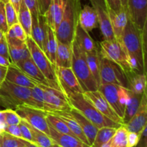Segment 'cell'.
Here are the masks:
<instances>
[{
    "mask_svg": "<svg viewBox=\"0 0 147 147\" xmlns=\"http://www.w3.org/2000/svg\"><path fill=\"white\" fill-rule=\"evenodd\" d=\"M121 4L123 8L127 9V4H128V0H120ZM128 10V9H127Z\"/></svg>",
    "mask_w": 147,
    "mask_h": 147,
    "instance_id": "6f0895ef",
    "label": "cell"
},
{
    "mask_svg": "<svg viewBox=\"0 0 147 147\" xmlns=\"http://www.w3.org/2000/svg\"><path fill=\"white\" fill-rule=\"evenodd\" d=\"M4 34H4V33L3 32L1 31V30H0V40H1V39L3 37H4Z\"/></svg>",
    "mask_w": 147,
    "mask_h": 147,
    "instance_id": "680465c9",
    "label": "cell"
},
{
    "mask_svg": "<svg viewBox=\"0 0 147 147\" xmlns=\"http://www.w3.org/2000/svg\"><path fill=\"white\" fill-rule=\"evenodd\" d=\"M147 98L146 92L143 93L140 104L133 117L123 126L129 132L142 134L147 126Z\"/></svg>",
    "mask_w": 147,
    "mask_h": 147,
    "instance_id": "2e32d148",
    "label": "cell"
},
{
    "mask_svg": "<svg viewBox=\"0 0 147 147\" xmlns=\"http://www.w3.org/2000/svg\"><path fill=\"white\" fill-rule=\"evenodd\" d=\"M22 145L24 144L22 139L13 136L3 130L1 131L0 147H20Z\"/></svg>",
    "mask_w": 147,
    "mask_h": 147,
    "instance_id": "74e56055",
    "label": "cell"
},
{
    "mask_svg": "<svg viewBox=\"0 0 147 147\" xmlns=\"http://www.w3.org/2000/svg\"><path fill=\"white\" fill-rule=\"evenodd\" d=\"M140 134L135 133V132H129L127 134V142L129 147H134L137 145L140 140Z\"/></svg>",
    "mask_w": 147,
    "mask_h": 147,
    "instance_id": "bcb514c9",
    "label": "cell"
},
{
    "mask_svg": "<svg viewBox=\"0 0 147 147\" xmlns=\"http://www.w3.org/2000/svg\"><path fill=\"white\" fill-rule=\"evenodd\" d=\"M143 94H136L128 89V98L123 116V125L126 124L137 111Z\"/></svg>",
    "mask_w": 147,
    "mask_h": 147,
    "instance_id": "f1b7e54d",
    "label": "cell"
},
{
    "mask_svg": "<svg viewBox=\"0 0 147 147\" xmlns=\"http://www.w3.org/2000/svg\"><path fill=\"white\" fill-rule=\"evenodd\" d=\"M100 84H114L129 88V81L124 70L114 62L99 53Z\"/></svg>",
    "mask_w": 147,
    "mask_h": 147,
    "instance_id": "52a82bcc",
    "label": "cell"
},
{
    "mask_svg": "<svg viewBox=\"0 0 147 147\" xmlns=\"http://www.w3.org/2000/svg\"><path fill=\"white\" fill-rule=\"evenodd\" d=\"M18 22L25 32L27 37L31 36L32 15L23 1H22L18 11Z\"/></svg>",
    "mask_w": 147,
    "mask_h": 147,
    "instance_id": "d6a6232c",
    "label": "cell"
},
{
    "mask_svg": "<svg viewBox=\"0 0 147 147\" xmlns=\"http://www.w3.org/2000/svg\"><path fill=\"white\" fill-rule=\"evenodd\" d=\"M23 105L31 106V88L4 80L0 84V106L15 110Z\"/></svg>",
    "mask_w": 147,
    "mask_h": 147,
    "instance_id": "277c9868",
    "label": "cell"
},
{
    "mask_svg": "<svg viewBox=\"0 0 147 147\" xmlns=\"http://www.w3.org/2000/svg\"><path fill=\"white\" fill-rule=\"evenodd\" d=\"M5 80L13 84L29 88H32L35 86V83L13 63L8 67Z\"/></svg>",
    "mask_w": 147,
    "mask_h": 147,
    "instance_id": "603a6c76",
    "label": "cell"
},
{
    "mask_svg": "<svg viewBox=\"0 0 147 147\" xmlns=\"http://www.w3.org/2000/svg\"><path fill=\"white\" fill-rule=\"evenodd\" d=\"M3 131L11 136L22 139L21 132H20L19 125H6L3 129Z\"/></svg>",
    "mask_w": 147,
    "mask_h": 147,
    "instance_id": "f6af8a7d",
    "label": "cell"
},
{
    "mask_svg": "<svg viewBox=\"0 0 147 147\" xmlns=\"http://www.w3.org/2000/svg\"><path fill=\"white\" fill-rule=\"evenodd\" d=\"M21 119L12 109H5L6 125H18Z\"/></svg>",
    "mask_w": 147,
    "mask_h": 147,
    "instance_id": "60d3db41",
    "label": "cell"
},
{
    "mask_svg": "<svg viewBox=\"0 0 147 147\" xmlns=\"http://www.w3.org/2000/svg\"><path fill=\"white\" fill-rule=\"evenodd\" d=\"M99 53L103 57L119 65L129 77L134 73L130 58L121 41L103 40L99 44Z\"/></svg>",
    "mask_w": 147,
    "mask_h": 147,
    "instance_id": "8992f818",
    "label": "cell"
},
{
    "mask_svg": "<svg viewBox=\"0 0 147 147\" xmlns=\"http://www.w3.org/2000/svg\"><path fill=\"white\" fill-rule=\"evenodd\" d=\"M64 9L65 0H52L44 14L47 25L55 32L61 21Z\"/></svg>",
    "mask_w": 147,
    "mask_h": 147,
    "instance_id": "ac0fdd59",
    "label": "cell"
},
{
    "mask_svg": "<svg viewBox=\"0 0 147 147\" xmlns=\"http://www.w3.org/2000/svg\"><path fill=\"white\" fill-rule=\"evenodd\" d=\"M47 22L44 15H39L38 17H32L31 36L34 42L42 50L43 44L45 40L47 30ZM43 51V50H42Z\"/></svg>",
    "mask_w": 147,
    "mask_h": 147,
    "instance_id": "ffe728a7",
    "label": "cell"
},
{
    "mask_svg": "<svg viewBox=\"0 0 147 147\" xmlns=\"http://www.w3.org/2000/svg\"><path fill=\"white\" fill-rule=\"evenodd\" d=\"M67 98L72 108H74L75 109L80 112L98 129L103 127L118 129L122 126L102 114L84 97L83 93H77L70 96Z\"/></svg>",
    "mask_w": 147,
    "mask_h": 147,
    "instance_id": "5b68a950",
    "label": "cell"
},
{
    "mask_svg": "<svg viewBox=\"0 0 147 147\" xmlns=\"http://www.w3.org/2000/svg\"><path fill=\"white\" fill-rule=\"evenodd\" d=\"M78 24L88 32H91L98 25L97 14L92 6L85 5L79 13Z\"/></svg>",
    "mask_w": 147,
    "mask_h": 147,
    "instance_id": "cb8c5ba5",
    "label": "cell"
},
{
    "mask_svg": "<svg viewBox=\"0 0 147 147\" xmlns=\"http://www.w3.org/2000/svg\"><path fill=\"white\" fill-rule=\"evenodd\" d=\"M8 47L10 60L13 64L31 57L26 42L19 45H8Z\"/></svg>",
    "mask_w": 147,
    "mask_h": 147,
    "instance_id": "f546056e",
    "label": "cell"
},
{
    "mask_svg": "<svg viewBox=\"0 0 147 147\" xmlns=\"http://www.w3.org/2000/svg\"><path fill=\"white\" fill-rule=\"evenodd\" d=\"M18 125L19 127H20V132H21L22 139L28 141V142H32L33 143L31 131H30V128H29L28 125H27V122L24 121L22 119H21V121H20V123H19Z\"/></svg>",
    "mask_w": 147,
    "mask_h": 147,
    "instance_id": "b9f144b4",
    "label": "cell"
},
{
    "mask_svg": "<svg viewBox=\"0 0 147 147\" xmlns=\"http://www.w3.org/2000/svg\"><path fill=\"white\" fill-rule=\"evenodd\" d=\"M20 119L33 127L39 129L50 136L49 126L46 120L47 112L31 106L23 105L14 110Z\"/></svg>",
    "mask_w": 147,
    "mask_h": 147,
    "instance_id": "30bf717a",
    "label": "cell"
},
{
    "mask_svg": "<svg viewBox=\"0 0 147 147\" xmlns=\"http://www.w3.org/2000/svg\"><path fill=\"white\" fill-rule=\"evenodd\" d=\"M127 134L128 131L123 125L118 128L111 139V147H129Z\"/></svg>",
    "mask_w": 147,
    "mask_h": 147,
    "instance_id": "8d00e7d4",
    "label": "cell"
},
{
    "mask_svg": "<svg viewBox=\"0 0 147 147\" xmlns=\"http://www.w3.org/2000/svg\"><path fill=\"white\" fill-rule=\"evenodd\" d=\"M108 8L113 10L114 12H119L122 7L120 0H104Z\"/></svg>",
    "mask_w": 147,
    "mask_h": 147,
    "instance_id": "c3c4849f",
    "label": "cell"
},
{
    "mask_svg": "<svg viewBox=\"0 0 147 147\" xmlns=\"http://www.w3.org/2000/svg\"><path fill=\"white\" fill-rule=\"evenodd\" d=\"M27 125L31 131L33 143L40 147H50L53 144V142L48 135L45 134L42 131L33 127L29 123H27Z\"/></svg>",
    "mask_w": 147,
    "mask_h": 147,
    "instance_id": "e575fe53",
    "label": "cell"
},
{
    "mask_svg": "<svg viewBox=\"0 0 147 147\" xmlns=\"http://www.w3.org/2000/svg\"><path fill=\"white\" fill-rule=\"evenodd\" d=\"M89 1L97 14L98 25L100 26V32L103 34L104 40H116L112 30L107 6L104 0H89Z\"/></svg>",
    "mask_w": 147,
    "mask_h": 147,
    "instance_id": "5bb4252c",
    "label": "cell"
},
{
    "mask_svg": "<svg viewBox=\"0 0 147 147\" xmlns=\"http://www.w3.org/2000/svg\"><path fill=\"white\" fill-rule=\"evenodd\" d=\"M0 55L4 56V57H6V58H7L8 60H9L11 61L9 57V53L8 44H7V40H6L5 34L0 40Z\"/></svg>",
    "mask_w": 147,
    "mask_h": 147,
    "instance_id": "7dc6e473",
    "label": "cell"
},
{
    "mask_svg": "<svg viewBox=\"0 0 147 147\" xmlns=\"http://www.w3.org/2000/svg\"><path fill=\"white\" fill-rule=\"evenodd\" d=\"M5 14L6 20H7V23L9 28L14 24L19 23L18 14L10 2H7L5 4Z\"/></svg>",
    "mask_w": 147,
    "mask_h": 147,
    "instance_id": "ab89813d",
    "label": "cell"
},
{
    "mask_svg": "<svg viewBox=\"0 0 147 147\" xmlns=\"http://www.w3.org/2000/svg\"><path fill=\"white\" fill-rule=\"evenodd\" d=\"M129 90L136 94H143L146 91V77L144 73H134L128 77Z\"/></svg>",
    "mask_w": 147,
    "mask_h": 147,
    "instance_id": "4dcf8cb0",
    "label": "cell"
},
{
    "mask_svg": "<svg viewBox=\"0 0 147 147\" xmlns=\"http://www.w3.org/2000/svg\"><path fill=\"white\" fill-rule=\"evenodd\" d=\"M22 1L30 10L32 17H38L40 13H39L37 0H22Z\"/></svg>",
    "mask_w": 147,
    "mask_h": 147,
    "instance_id": "ee69618b",
    "label": "cell"
},
{
    "mask_svg": "<svg viewBox=\"0 0 147 147\" xmlns=\"http://www.w3.org/2000/svg\"><path fill=\"white\" fill-rule=\"evenodd\" d=\"M20 147H26V146H24V145H22V146H20Z\"/></svg>",
    "mask_w": 147,
    "mask_h": 147,
    "instance_id": "be15d7a7",
    "label": "cell"
},
{
    "mask_svg": "<svg viewBox=\"0 0 147 147\" xmlns=\"http://www.w3.org/2000/svg\"><path fill=\"white\" fill-rule=\"evenodd\" d=\"M10 0H0V1H1V2H3L4 4H6V3L7 2H9Z\"/></svg>",
    "mask_w": 147,
    "mask_h": 147,
    "instance_id": "94428289",
    "label": "cell"
},
{
    "mask_svg": "<svg viewBox=\"0 0 147 147\" xmlns=\"http://www.w3.org/2000/svg\"><path fill=\"white\" fill-rule=\"evenodd\" d=\"M52 0H37L39 13L40 15H44L47 11Z\"/></svg>",
    "mask_w": 147,
    "mask_h": 147,
    "instance_id": "681fc988",
    "label": "cell"
},
{
    "mask_svg": "<svg viewBox=\"0 0 147 147\" xmlns=\"http://www.w3.org/2000/svg\"><path fill=\"white\" fill-rule=\"evenodd\" d=\"M84 97L102 114L109 119L121 125H123V121L113 111L111 105L98 90L83 93Z\"/></svg>",
    "mask_w": 147,
    "mask_h": 147,
    "instance_id": "4fadbf2b",
    "label": "cell"
},
{
    "mask_svg": "<svg viewBox=\"0 0 147 147\" xmlns=\"http://www.w3.org/2000/svg\"><path fill=\"white\" fill-rule=\"evenodd\" d=\"M7 69H8V67L0 65V84L5 80Z\"/></svg>",
    "mask_w": 147,
    "mask_h": 147,
    "instance_id": "816d5d0a",
    "label": "cell"
},
{
    "mask_svg": "<svg viewBox=\"0 0 147 147\" xmlns=\"http://www.w3.org/2000/svg\"><path fill=\"white\" fill-rule=\"evenodd\" d=\"M35 85L38 86L42 90L45 100L50 110L49 113L71 109L72 106H70L68 98L61 90L40 83H36Z\"/></svg>",
    "mask_w": 147,
    "mask_h": 147,
    "instance_id": "7c38bea8",
    "label": "cell"
},
{
    "mask_svg": "<svg viewBox=\"0 0 147 147\" xmlns=\"http://www.w3.org/2000/svg\"><path fill=\"white\" fill-rule=\"evenodd\" d=\"M22 141L23 144H24L26 147H40L37 146V144H35L32 143V142H28V141L27 140H24V139H22Z\"/></svg>",
    "mask_w": 147,
    "mask_h": 147,
    "instance_id": "9f6ffc18",
    "label": "cell"
},
{
    "mask_svg": "<svg viewBox=\"0 0 147 147\" xmlns=\"http://www.w3.org/2000/svg\"><path fill=\"white\" fill-rule=\"evenodd\" d=\"M128 17L140 31L146 27L147 0H128Z\"/></svg>",
    "mask_w": 147,
    "mask_h": 147,
    "instance_id": "9a60e30c",
    "label": "cell"
},
{
    "mask_svg": "<svg viewBox=\"0 0 147 147\" xmlns=\"http://www.w3.org/2000/svg\"><path fill=\"white\" fill-rule=\"evenodd\" d=\"M55 72L60 90L66 97L84 93L71 67H60L55 65Z\"/></svg>",
    "mask_w": 147,
    "mask_h": 147,
    "instance_id": "8fae6325",
    "label": "cell"
},
{
    "mask_svg": "<svg viewBox=\"0 0 147 147\" xmlns=\"http://www.w3.org/2000/svg\"><path fill=\"white\" fill-rule=\"evenodd\" d=\"M8 30L9 27L6 20L5 4L0 1V30H1L5 34Z\"/></svg>",
    "mask_w": 147,
    "mask_h": 147,
    "instance_id": "7bdbcfd3",
    "label": "cell"
},
{
    "mask_svg": "<svg viewBox=\"0 0 147 147\" xmlns=\"http://www.w3.org/2000/svg\"><path fill=\"white\" fill-rule=\"evenodd\" d=\"M98 90L103 94L116 114L123 120L128 98V88L114 84H100Z\"/></svg>",
    "mask_w": 147,
    "mask_h": 147,
    "instance_id": "9c48e42d",
    "label": "cell"
},
{
    "mask_svg": "<svg viewBox=\"0 0 147 147\" xmlns=\"http://www.w3.org/2000/svg\"><path fill=\"white\" fill-rule=\"evenodd\" d=\"M46 120H47L48 125H50L51 127H53L57 131L62 134H65L74 136V134L70 131V130L67 127V125L65 123V122L63 120H61L60 118L56 116L55 115L51 113H47V114H46Z\"/></svg>",
    "mask_w": 147,
    "mask_h": 147,
    "instance_id": "d590c367",
    "label": "cell"
},
{
    "mask_svg": "<svg viewBox=\"0 0 147 147\" xmlns=\"http://www.w3.org/2000/svg\"><path fill=\"white\" fill-rule=\"evenodd\" d=\"M22 1V0H10L9 2L12 4V6L14 7V8L15 9V10L17 11V14H18L19 9H20V5H21V3Z\"/></svg>",
    "mask_w": 147,
    "mask_h": 147,
    "instance_id": "db71d44e",
    "label": "cell"
},
{
    "mask_svg": "<svg viewBox=\"0 0 147 147\" xmlns=\"http://www.w3.org/2000/svg\"><path fill=\"white\" fill-rule=\"evenodd\" d=\"M11 64V62L9 60H8L7 58L4 57V56L1 55H0V65H1L6 66V67H9L10 65Z\"/></svg>",
    "mask_w": 147,
    "mask_h": 147,
    "instance_id": "11a10c76",
    "label": "cell"
},
{
    "mask_svg": "<svg viewBox=\"0 0 147 147\" xmlns=\"http://www.w3.org/2000/svg\"><path fill=\"white\" fill-rule=\"evenodd\" d=\"M49 126L50 137L53 142L61 147H90L84 142L80 141L77 137L65 134H62L55 130L53 127Z\"/></svg>",
    "mask_w": 147,
    "mask_h": 147,
    "instance_id": "7402d4cb",
    "label": "cell"
},
{
    "mask_svg": "<svg viewBox=\"0 0 147 147\" xmlns=\"http://www.w3.org/2000/svg\"><path fill=\"white\" fill-rule=\"evenodd\" d=\"M146 30L140 31L129 19L121 36L134 73L146 74Z\"/></svg>",
    "mask_w": 147,
    "mask_h": 147,
    "instance_id": "6da1fadb",
    "label": "cell"
},
{
    "mask_svg": "<svg viewBox=\"0 0 147 147\" xmlns=\"http://www.w3.org/2000/svg\"><path fill=\"white\" fill-rule=\"evenodd\" d=\"M51 113L55 115L56 116L60 118L61 120H63V121L65 122V123L67 125V127L69 128L70 131L74 134V136H76V137H77L78 139H79L80 141L84 142L86 144L89 145L88 142L87 140V138L86 137L84 133H83V131H82L81 128L80 127V126H79V124L78 123V122L76 121L75 118L73 117V116L72 115L70 110L57 111L53 112V113ZM89 146H90V145H89Z\"/></svg>",
    "mask_w": 147,
    "mask_h": 147,
    "instance_id": "44dd1931",
    "label": "cell"
},
{
    "mask_svg": "<svg viewBox=\"0 0 147 147\" xmlns=\"http://www.w3.org/2000/svg\"><path fill=\"white\" fill-rule=\"evenodd\" d=\"M1 131H0V142H1Z\"/></svg>",
    "mask_w": 147,
    "mask_h": 147,
    "instance_id": "6125c7cd",
    "label": "cell"
},
{
    "mask_svg": "<svg viewBox=\"0 0 147 147\" xmlns=\"http://www.w3.org/2000/svg\"><path fill=\"white\" fill-rule=\"evenodd\" d=\"M146 134H147V126L143 129V131H142V134H141L140 140H139V143L137 144V145L134 147H147Z\"/></svg>",
    "mask_w": 147,
    "mask_h": 147,
    "instance_id": "f907efd6",
    "label": "cell"
},
{
    "mask_svg": "<svg viewBox=\"0 0 147 147\" xmlns=\"http://www.w3.org/2000/svg\"><path fill=\"white\" fill-rule=\"evenodd\" d=\"M5 126V110L0 111V131H2Z\"/></svg>",
    "mask_w": 147,
    "mask_h": 147,
    "instance_id": "f5cc1de1",
    "label": "cell"
},
{
    "mask_svg": "<svg viewBox=\"0 0 147 147\" xmlns=\"http://www.w3.org/2000/svg\"><path fill=\"white\" fill-rule=\"evenodd\" d=\"M75 40L77 42L78 45L81 47L85 53L93 52L98 48V46L91 38L89 32L83 30L79 24L76 27Z\"/></svg>",
    "mask_w": 147,
    "mask_h": 147,
    "instance_id": "4316f807",
    "label": "cell"
},
{
    "mask_svg": "<svg viewBox=\"0 0 147 147\" xmlns=\"http://www.w3.org/2000/svg\"><path fill=\"white\" fill-rule=\"evenodd\" d=\"M116 129L115 128L103 127L98 129L94 141L90 147H100L112 139Z\"/></svg>",
    "mask_w": 147,
    "mask_h": 147,
    "instance_id": "836d02e7",
    "label": "cell"
},
{
    "mask_svg": "<svg viewBox=\"0 0 147 147\" xmlns=\"http://www.w3.org/2000/svg\"><path fill=\"white\" fill-rule=\"evenodd\" d=\"M14 65H17L24 74L27 75L34 83H40L44 86L52 88L50 83L45 77L41 70L37 67L32 57L22 60Z\"/></svg>",
    "mask_w": 147,
    "mask_h": 147,
    "instance_id": "e0dca14e",
    "label": "cell"
},
{
    "mask_svg": "<svg viewBox=\"0 0 147 147\" xmlns=\"http://www.w3.org/2000/svg\"><path fill=\"white\" fill-rule=\"evenodd\" d=\"M57 48V40L56 37L55 32L50 27H47V34L45 40L43 44V52L45 53L47 58L50 61L55 65L56 57V53Z\"/></svg>",
    "mask_w": 147,
    "mask_h": 147,
    "instance_id": "83f0119b",
    "label": "cell"
},
{
    "mask_svg": "<svg viewBox=\"0 0 147 147\" xmlns=\"http://www.w3.org/2000/svg\"><path fill=\"white\" fill-rule=\"evenodd\" d=\"M26 44L30 50L32 59L37 67L41 70L45 77L50 82L52 88L61 90L57 83V77L55 72V65H53L50 61V60L46 56L45 53L38 47V45L34 42L31 37H27L26 40Z\"/></svg>",
    "mask_w": 147,
    "mask_h": 147,
    "instance_id": "ba28073f",
    "label": "cell"
},
{
    "mask_svg": "<svg viewBox=\"0 0 147 147\" xmlns=\"http://www.w3.org/2000/svg\"><path fill=\"white\" fill-rule=\"evenodd\" d=\"M70 112L79 124L80 127L81 128L86 137L87 138L89 145L91 146L98 129L96 126H94L88 119H86L80 112L75 109L74 108H71Z\"/></svg>",
    "mask_w": 147,
    "mask_h": 147,
    "instance_id": "d4e9b609",
    "label": "cell"
},
{
    "mask_svg": "<svg viewBox=\"0 0 147 147\" xmlns=\"http://www.w3.org/2000/svg\"><path fill=\"white\" fill-rule=\"evenodd\" d=\"M108 11H109L111 24L115 38L117 40L121 41L122 34H123V32L127 24L128 19H129L128 10L122 7L121 9L119 12H114L113 10L108 8Z\"/></svg>",
    "mask_w": 147,
    "mask_h": 147,
    "instance_id": "d6986e66",
    "label": "cell"
},
{
    "mask_svg": "<svg viewBox=\"0 0 147 147\" xmlns=\"http://www.w3.org/2000/svg\"><path fill=\"white\" fill-rule=\"evenodd\" d=\"M80 9V0H65L63 17L55 32L58 41L72 45L75 39L76 27L78 24Z\"/></svg>",
    "mask_w": 147,
    "mask_h": 147,
    "instance_id": "7a4b0ae2",
    "label": "cell"
},
{
    "mask_svg": "<svg viewBox=\"0 0 147 147\" xmlns=\"http://www.w3.org/2000/svg\"><path fill=\"white\" fill-rule=\"evenodd\" d=\"M5 36L10 38L17 39L22 42H26L27 38V35L26 34L25 32L19 23L10 27L7 33H5Z\"/></svg>",
    "mask_w": 147,
    "mask_h": 147,
    "instance_id": "f35d334b",
    "label": "cell"
},
{
    "mask_svg": "<svg viewBox=\"0 0 147 147\" xmlns=\"http://www.w3.org/2000/svg\"><path fill=\"white\" fill-rule=\"evenodd\" d=\"M50 147H61L60 146H59L58 144H55V143H53V144Z\"/></svg>",
    "mask_w": 147,
    "mask_h": 147,
    "instance_id": "91938a15",
    "label": "cell"
},
{
    "mask_svg": "<svg viewBox=\"0 0 147 147\" xmlns=\"http://www.w3.org/2000/svg\"><path fill=\"white\" fill-rule=\"evenodd\" d=\"M72 45L65 44L57 40L55 65L60 67H71Z\"/></svg>",
    "mask_w": 147,
    "mask_h": 147,
    "instance_id": "484cf974",
    "label": "cell"
},
{
    "mask_svg": "<svg viewBox=\"0 0 147 147\" xmlns=\"http://www.w3.org/2000/svg\"><path fill=\"white\" fill-rule=\"evenodd\" d=\"M86 58L87 61L88 65L93 74V77L96 79V82L98 83V86L100 85V63H99V49L98 47L94 51L90 52V53H86Z\"/></svg>",
    "mask_w": 147,
    "mask_h": 147,
    "instance_id": "1f68e13d",
    "label": "cell"
},
{
    "mask_svg": "<svg viewBox=\"0 0 147 147\" xmlns=\"http://www.w3.org/2000/svg\"><path fill=\"white\" fill-rule=\"evenodd\" d=\"M71 69L84 93L98 89L97 82L88 65L86 53L75 39L72 43Z\"/></svg>",
    "mask_w": 147,
    "mask_h": 147,
    "instance_id": "3957f363",
    "label": "cell"
}]
</instances>
